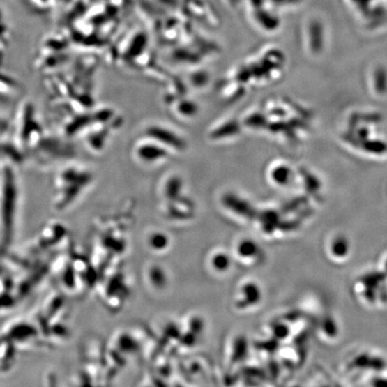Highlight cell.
I'll use <instances>...</instances> for the list:
<instances>
[{"mask_svg":"<svg viewBox=\"0 0 387 387\" xmlns=\"http://www.w3.org/2000/svg\"><path fill=\"white\" fill-rule=\"evenodd\" d=\"M6 339L22 349L31 348L38 344L40 337H44L42 330L37 322H30L24 319L15 321L5 328Z\"/></svg>","mask_w":387,"mask_h":387,"instance_id":"6da1fadb","label":"cell"},{"mask_svg":"<svg viewBox=\"0 0 387 387\" xmlns=\"http://www.w3.org/2000/svg\"><path fill=\"white\" fill-rule=\"evenodd\" d=\"M263 298L262 289L256 282H243L236 289L235 307L242 311L250 310L259 306Z\"/></svg>","mask_w":387,"mask_h":387,"instance_id":"7a4b0ae2","label":"cell"},{"mask_svg":"<svg viewBox=\"0 0 387 387\" xmlns=\"http://www.w3.org/2000/svg\"><path fill=\"white\" fill-rule=\"evenodd\" d=\"M262 250L259 245L252 238L243 237L238 238L234 248V257L250 266L259 263Z\"/></svg>","mask_w":387,"mask_h":387,"instance_id":"3957f363","label":"cell"},{"mask_svg":"<svg viewBox=\"0 0 387 387\" xmlns=\"http://www.w3.org/2000/svg\"><path fill=\"white\" fill-rule=\"evenodd\" d=\"M234 258V256L227 250L219 248V250L211 251L206 258V264L213 273L225 275L232 270Z\"/></svg>","mask_w":387,"mask_h":387,"instance_id":"277c9868","label":"cell"},{"mask_svg":"<svg viewBox=\"0 0 387 387\" xmlns=\"http://www.w3.org/2000/svg\"><path fill=\"white\" fill-rule=\"evenodd\" d=\"M147 246L153 252H165L171 246L169 236L162 231L152 232L147 237Z\"/></svg>","mask_w":387,"mask_h":387,"instance_id":"5b68a950","label":"cell"}]
</instances>
